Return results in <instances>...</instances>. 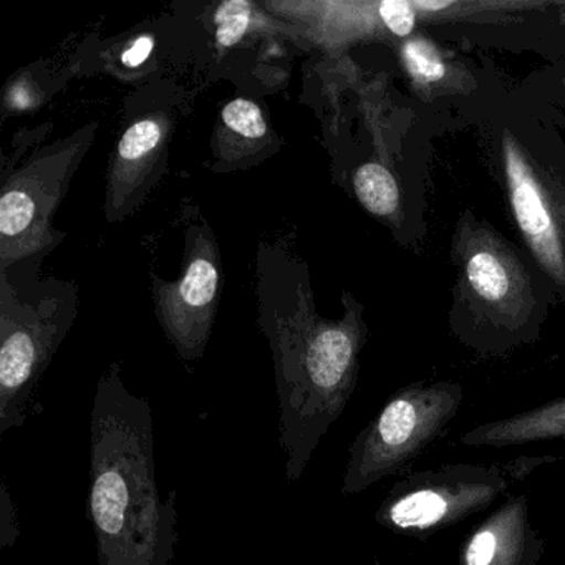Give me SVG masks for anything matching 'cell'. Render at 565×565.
<instances>
[{"mask_svg": "<svg viewBox=\"0 0 565 565\" xmlns=\"http://www.w3.org/2000/svg\"><path fill=\"white\" fill-rule=\"evenodd\" d=\"M87 508L98 564H173L177 491L160 495L150 403L128 392L118 366L95 393Z\"/></svg>", "mask_w": 565, "mask_h": 565, "instance_id": "1", "label": "cell"}, {"mask_svg": "<svg viewBox=\"0 0 565 565\" xmlns=\"http://www.w3.org/2000/svg\"><path fill=\"white\" fill-rule=\"evenodd\" d=\"M279 445L297 482L355 388L359 335L345 326L284 333L276 345Z\"/></svg>", "mask_w": 565, "mask_h": 565, "instance_id": "2", "label": "cell"}, {"mask_svg": "<svg viewBox=\"0 0 565 565\" xmlns=\"http://www.w3.org/2000/svg\"><path fill=\"white\" fill-rule=\"evenodd\" d=\"M461 402V388L451 383L399 390L353 441L343 494H359L405 468L449 425Z\"/></svg>", "mask_w": 565, "mask_h": 565, "instance_id": "3", "label": "cell"}, {"mask_svg": "<svg viewBox=\"0 0 565 565\" xmlns=\"http://www.w3.org/2000/svg\"><path fill=\"white\" fill-rule=\"evenodd\" d=\"M509 484L499 466L451 465L416 472L393 486L376 521L393 531H436L484 511Z\"/></svg>", "mask_w": 565, "mask_h": 565, "instance_id": "4", "label": "cell"}, {"mask_svg": "<svg viewBox=\"0 0 565 565\" xmlns=\"http://www.w3.org/2000/svg\"><path fill=\"white\" fill-rule=\"evenodd\" d=\"M504 160L512 210L521 233L539 263L555 279H562L565 276L564 250L551 204L534 171L509 137L504 140Z\"/></svg>", "mask_w": 565, "mask_h": 565, "instance_id": "5", "label": "cell"}, {"mask_svg": "<svg viewBox=\"0 0 565 565\" xmlns=\"http://www.w3.org/2000/svg\"><path fill=\"white\" fill-rule=\"evenodd\" d=\"M544 542L529 521L525 495L509 498L466 541L461 565H535Z\"/></svg>", "mask_w": 565, "mask_h": 565, "instance_id": "6", "label": "cell"}, {"mask_svg": "<svg viewBox=\"0 0 565 565\" xmlns=\"http://www.w3.org/2000/svg\"><path fill=\"white\" fill-rule=\"evenodd\" d=\"M217 270L207 259H196L181 282L163 290L161 319L184 359L203 352L210 335Z\"/></svg>", "mask_w": 565, "mask_h": 565, "instance_id": "7", "label": "cell"}, {"mask_svg": "<svg viewBox=\"0 0 565 565\" xmlns=\"http://www.w3.org/2000/svg\"><path fill=\"white\" fill-rule=\"evenodd\" d=\"M565 438V398L469 429L462 445L505 448Z\"/></svg>", "mask_w": 565, "mask_h": 565, "instance_id": "8", "label": "cell"}, {"mask_svg": "<svg viewBox=\"0 0 565 565\" xmlns=\"http://www.w3.org/2000/svg\"><path fill=\"white\" fill-rule=\"evenodd\" d=\"M360 203L376 216H390L398 207V184L382 164H363L353 178Z\"/></svg>", "mask_w": 565, "mask_h": 565, "instance_id": "9", "label": "cell"}, {"mask_svg": "<svg viewBox=\"0 0 565 565\" xmlns=\"http://www.w3.org/2000/svg\"><path fill=\"white\" fill-rule=\"evenodd\" d=\"M466 274L472 290L488 302H502L511 294V273L504 260L491 250L472 254L466 264Z\"/></svg>", "mask_w": 565, "mask_h": 565, "instance_id": "10", "label": "cell"}, {"mask_svg": "<svg viewBox=\"0 0 565 565\" xmlns=\"http://www.w3.org/2000/svg\"><path fill=\"white\" fill-rule=\"evenodd\" d=\"M163 138V128L158 121L141 120L135 124L118 145V170L130 173L145 163L157 150Z\"/></svg>", "mask_w": 565, "mask_h": 565, "instance_id": "11", "label": "cell"}, {"mask_svg": "<svg viewBox=\"0 0 565 565\" xmlns=\"http://www.w3.org/2000/svg\"><path fill=\"white\" fill-rule=\"evenodd\" d=\"M38 204L28 191L12 188L0 201V231L6 241L22 239L32 230Z\"/></svg>", "mask_w": 565, "mask_h": 565, "instance_id": "12", "label": "cell"}, {"mask_svg": "<svg viewBox=\"0 0 565 565\" xmlns=\"http://www.w3.org/2000/svg\"><path fill=\"white\" fill-rule=\"evenodd\" d=\"M403 62L419 84H435L446 75V64L438 49L423 38L412 39L403 45Z\"/></svg>", "mask_w": 565, "mask_h": 565, "instance_id": "13", "label": "cell"}, {"mask_svg": "<svg viewBox=\"0 0 565 565\" xmlns=\"http://www.w3.org/2000/svg\"><path fill=\"white\" fill-rule=\"evenodd\" d=\"M253 6L246 0L223 2L216 12V39L223 47H233L243 41L250 24Z\"/></svg>", "mask_w": 565, "mask_h": 565, "instance_id": "14", "label": "cell"}, {"mask_svg": "<svg viewBox=\"0 0 565 565\" xmlns=\"http://www.w3.org/2000/svg\"><path fill=\"white\" fill-rule=\"evenodd\" d=\"M223 120L231 130L244 138H263L267 134L266 118L253 102H231L224 107Z\"/></svg>", "mask_w": 565, "mask_h": 565, "instance_id": "15", "label": "cell"}, {"mask_svg": "<svg viewBox=\"0 0 565 565\" xmlns=\"http://www.w3.org/2000/svg\"><path fill=\"white\" fill-rule=\"evenodd\" d=\"M379 15L385 28L398 38L412 34L416 24L415 6L406 0H385L379 6Z\"/></svg>", "mask_w": 565, "mask_h": 565, "instance_id": "16", "label": "cell"}, {"mask_svg": "<svg viewBox=\"0 0 565 565\" xmlns=\"http://www.w3.org/2000/svg\"><path fill=\"white\" fill-rule=\"evenodd\" d=\"M18 537V512H15L14 501L9 494L8 484L2 482V492H0V547L4 551L12 547Z\"/></svg>", "mask_w": 565, "mask_h": 565, "instance_id": "17", "label": "cell"}, {"mask_svg": "<svg viewBox=\"0 0 565 565\" xmlns=\"http://www.w3.org/2000/svg\"><path fill=\"white\" fill-rule=\"evenodd\" d=\"M154 41L151 38H140L130 49L124 52L121 55V62L127 67H140L148 57H150L151 52H153Z\"/></svg>", "mask_w": 565, "mask_h": 565, "instance_id": "18", "label": "cell"}, {"mask_svg": "<svg viewBox=\"0 0 565 565\" xmlns=\"http://www.w3.org/2000/svg\"><path fill=\"white\" fill-rule=\"evenodd\" d=\"M413 6H415V9H422V11H445V9L452 8L455 6V2H436V0H415L413 2Z\"/></svg>", "mask_w": 565, "mask_h": 565, "instance_id": "19", "label": "cell"}]
</instances>
